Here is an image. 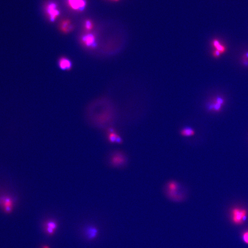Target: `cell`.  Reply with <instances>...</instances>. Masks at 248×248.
Wrapping results in <instances>:
<instances>
[{
    "instance_id": "1",
    "label": "cell",
    "mask_w": 248,
    "mask_h": 248,
    "mask_svg": "<svg viewBox=\"0 0 248 248\" xmlns=\"http://www.w3.org/2000/svg\"><path fill=\"white\" fill-rule=\"evenodd\" d=\"M165 193L167 198L175 202H182L186 198L185 192L182 191V187L179 182L171 181L166 185Z\"/></svg>"
},
{
    "instance_id": "2",
    "label": "cell",
    "mask_w": 248,
    "mask_h": 248,
    "mask_svg": "<svg viewBox=\"0 0 248 248\" xmlns=\"http://www.w3.org/2000/svg\"><path fill=\"white\" fill-rule=\"evenodd\" d=\"M248 215V210L244 208L236 207L231 211V220L236 225H242L247 219Z\"/></svg>"
},
{
    "instance_id": "3",
    "label": "cell",
    "mask_w": 248,
    "mask_h": 248,
    "mask_svg": "<svg viewBox=\"0 0 248 248\" xmlns=\"http://www.w3.org/2000/svg\"><path fill=\"white\" fill-rule=\"evenodd\" d=\"M127 162V157L125 155L120 151H115L112 153L110 157V164L113 167H123Z\"/></svg>"
},
{
    "instance_id": "4",
    "label": "cell",
    "mask_w": 248,
    "mask_h": 248,
    "mask_svg": "<svg viewBox=\"0 0 248 248\" xmlns=\"http://www.w3.org/2000/svg\"><path fill=\"white\" fill-rule=\"evenodd\" d=\"M15 205V201L12 197L8 195H0V207L6 213L12 211Z\"/></svg>"
},
{
    "instance_id": "5",
    "label": "cell",
    "mask_w": 248,
    "mask_h": 248,
    "mask_svg": "<svg viewBox=\"0 0 248 248\" xmlns=\"http://www.w3.org/2000/svg\"><path fill=\"white\" fill-rule=\"evenodd\" d=\"M57 221L54 219L46 220L42 223V229L46 235L52 236L54 235L56 231L58 228Z\"/></svg>"
},
{
    "instance_id": "6",
    "label": "cell",
    "mask_w": 248,
    "mask_h": 248,
    "mask_svg": "<svg viewBox=\"0 0 248 248\" xmlns=\"http://www.w3.org/2000/svg\"><path fill=\"white\" fill-rule=\"evenodd\" d=\"M225 103V100L223 97L218 96L212 100L209 104L208 109L213 112H220L222 110Z\"/></svg>"
},
{
    "instance_id": "7",
    "label": "cell",
    "mask_w": 248,
    "mask_h": 248,
    "mask_svg": "<svg viewBox=\"0 0 248 248\" xmlns=\"http://www.w3.org/2000/svg\"><path fill=\"white\" fill-rule=\"evenodd\" d=\"M46 12L51 22H54L60 15V11L57 9V6L53 2L46 6Z\"/></svg>"
},
{
    "instance_id": "8",
    "label": "cell",
    "mask_w": 248,
    "mask_h": 248,
    "mask_svg": "<svg viewBox=\"0 0 248 248\" xmlns=\"http://www.w3.org/2000/svg\"><path fill=\"white\" fill-rule=\"evenodd\" d=\"M98 233L99 230L98 228L91 225L87 227L84 230L85 236L89 240H93L97 238Z\"/></svg>"
},
{
    "instance_id": "9",
    "label": "cell",
    "mask_w": 248,
    "mask_h": 248,
    "mask_svg": "<svg viewBox=\"0 0 248 248\" xmlns=\"http://www.w3.org/2000/svg\"><path fill=\"white\" fill-rule=\"evenodd\" d=\"M96 37L94 35L87 33L83 35L81 42L84 46L90 48H94L96 46Z\"/></svg>"
},
{
    "instance_id": "10",
    "label": "cell",
    "mask_w": 248,
    "mask_h": 248,
    "mask_svg": "<svg viewBox=\"0 0 248 248\" xmlns=\"http://www.w3.org/2000/svg\"><path fill=\"white\" fill-rule=\"evenodd\" d=\"M67 2L72 9L77 11H83L87 5L85 0H68Z\"/></svg>"
},
{
    "instance_id": "11",
    "label": "cell",
    "mask_w": 248,
    "mask_h": 248,
    "mask_svg": "<svg viewBox=\"0 0 248 248\" xmlns=\"http://www.w3.org/2000/svg\"><path fill=\"white\" fill-rule=\"evenodd\" d=\"M108 141L111 143H121L122 140L117 133L112 128H109L107 132Z\"/></svg>"
},
{
    "instance_id": "12",
    "label": "cell",
    "mask_w": 248,
    "mask_h": 248,
    "mask_svg": "<svg viewBox=\"0 0 248 248\" xmlns=\"http://www.w3.org/2000/svg\"><path fill=\"white\" fill-rule=\"evenodd\" d=\"M58 65L61 69L68 70L72 68V63L66 57H62L58 60Z\"/></svg>"
},
{
    "instance_id": "13",
    "label": "cell",
    "mask_w": 248,
    "mask_h": 248,
    "mask_svg": "<svg viewBox=\"0 0 248 248\" xmlns=\"http://www.w3.org/2000/svg\"><path fill=\"white\" fill-rule=\"evenodd\" d=\"M73 27L72 25L71 22L69 20H64L61 22L60 24V29L62 32L64 33H68L71 31Z\"/></svg>"
},
{
    "instance_id": "14",
    "label": "cell",
    "mask_w": 248,
    "mask_h": 248,
    "mask_svg": "<svg viewBox=\"0 0 248 248\" xmlns=\"http://www.w3.org/2000/svg\"><path fill=\"white\" fill-rule=\"evenodd\" d=\"M211 44L212 46L214 47L215 50H218V51L220 52L222 54L224 53L226 51L227 49L226 46L223 44H222L218 39H215L213 40L211 42Z\"/></svg>"
},
{
    "instance_id": "15",
    "label": "cell",
    "mask_w": 248,
    "mask_h": 248,
    "mask_svg": "<svg viewBox=\"0 0 248 248\" xmlns=\"http://www.w3.org/2000/svg\"><path fill=\"white\" fill-rule=\"evenodd\" d=\"M195 132L193 129L190 127H185L180 131V134L182 136H191L195 135Z\"/></svg>"
},
{
    "instance_id": "16",
    "label": "cell",
    "mask_w": 248,
    "mask_h": 248,
    "mask_svg": "<svg viewBox=\"0 0 248 248\" xmlns=\"http://www.w3.org/2000/svg\"><path fill=\"white\" fill-rule=\"evenodd\" d=\"M93 27H94V24L91 20H87L85 21L84 23V28L87 32L93 29Z\"/></svg>"
},
{
    "instance_id": "17",
    "label": "cell",
    "mask_w": 248,
    "mask_h": 248,
    "mask_svg": "<svg viewBox=\"0 0 248 248\" xmlns=\"http://www.w3.org/2000/svg\"><path fill=\"white\" fill-rule=\"evenodd\" d=\"M242 238L244 242L248 245V230L246 231L243 233L242 234Z\"/></svg>"
},
{
    "instance_id": "18",
    "label": "cell",
    "mask_w": 248,
    "mask_h": 248,
    "mask_svg": "<svg viewBox=\"0 0 248 248\" xmlns=\"http://www.w3.org/2000/svg\"><path fill=\"white\" fill-rule=\"evenodd\" d=\"M242 58L244 64L246 66H248V52L245 53L243 55Z\"/></svg>"
},
{
    "instance_id": "19",
    "label": "cell",
    "mask_w": 248,
    "mask_h": 248,
    "mask_svg": "<svg viewBox=\"0 0 248 248\" xmlns=\"http://www.w3.org/2000/svg\"><path fill=\"white\" fill-rule=\"evenodd\" d=\"M222 55L221 53L220 52L218 51V50L214 49L212 52V56L214 57L215 58H218L221 55Z\"/></svg>"
},
{
    "instance_id": "20",
    "label": "cell",
    "mask_w": 248,
    "mask_h": 248,
    "mask_svg": "<svg viewBox=\"0 0 248 248\" xmlns=\"http://www.w3.org/2000/svg\"><path fill=\"white\" fill-rule=\"evenodd\" d=\"M42 248H50V247L48 245H43V246H42Z\"/></svg>"
},
{
    "instance_id": "21",
    "label": "cell",
    "mask_w": 248,
    "mask_h": 248,
    "mask_svg": "<svg viewBox=\"0 0 248 248\" xmlns=\"http://www.w3.org/2000/svg\"><path fill=\"white\" fill-rule=\"evenodd\" d=\"M114 1H119V0H114Z\"/></svg>"
}]
</instances>
